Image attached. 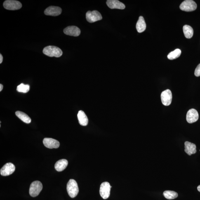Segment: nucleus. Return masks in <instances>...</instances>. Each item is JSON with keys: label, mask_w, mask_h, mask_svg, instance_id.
<instances>
[{"label": "nucleus", "mask_w": 200, "mask_h": 200, "mask_svg": "<svg viewBox=\"0 0 200 200\" xmlns=\"http://www.w3.org/2000/svg\"><path fill=\"white\" fill-rule=\"evenodd\" d=\"M111 187L109 182H104L100 185V194L103 199H106L109 197L110 195Z\"/></svg>", "instance_id": "obj_6"}, {"label": "nucleus", "mask_w": 200, "mask_h": 200, "mask_svg": "<svg viewBox=\"0 0 200 200\" xmlns=\"http://www.w3.org/2000/svg\"><path fill=\"white\" fill-rule=\"evenodd\" d=\"M43 53L49 57H55L59 58L62 55V50L56 46H49L46 47L43 49Z\"/></svg>", "instance_id": "obj_1"}, {"label": "nucleus", "mask_w": 200, "mask_h": 200, "mask_svg": "<svg viewBox=\"0 0 200 200\" xmlns=\"http://www.w3.org/2000/svg\"><path fill=\"white\" fill-rule=\"evenodd\" d=\"M107 4L109 8L112 9H124L125 8V5L118 0H108L107 1Z\"/></svg>", "instance_id": "obj_14"}, {"label": "nucleus", "mask_w": 200, "mask_h": 200, "mask_svg": "<svg viewBox=\"0 0 200 200\" xmlns=\"http://www.w3.org/2000/svg\"><path fill=\"white\" fill-rule=\"evenodd\" d=\"M199 119V114L194 109H191L188 111L186 119L188 123H192L196 122Z\"/></svg>", "instance_id": "obj_10"}, {"label": "nucleus", "mask_w": 200, "mask_h": 200, "mask_svg": "<svg viewBox=\"0 0 200 200\" xmlns=\"http://www.w3.org/2000/svg\"><path fill=\"white\" fill-rule=\"evenodd\" d=\"M136 28L139 33H142L145 30L146 24L143 17L140 16L139 17L136 25Z\"/></svg>", "instance_id": "obj_18"}, {"label": "nucleus", "mask_w": 200, "mask_h": 200, "mask_svg": "<svg viewBox=\"0 0 200 200\" xmlns=\"http://www.w3.org/2000/svg\"><path fill=\"white\" fill-rule=\"evenodd\" d=\"M163 195L166 199L169 200L176 199L178 197V194L175 191H166L163 193Z\"/></svg>", "instance_id": "obj_21"}, {"label": "nucleus", "mask_w": 200, "mask_h": 200, "mask_svg": "<svg viewBox=\"0 0 200 200\" xmlns=\"http://www.w3.org/2000/svg\"><path fill=\"white\" fill-rule=\"evenodd\" d=\"M180 7L183 11L192 12L196 9L197 5L195 2L192 0H186L183 2Z\"/></svg>", "instance_id": "obj_4"}, {"label": "nucleus", "mask_w": 200, "mask_h": 200, "mask_svg": "<svg viewBox=\"0 0 200 200\" xmlns=\"http://www.w3.org/2000/svg\"><path fill=\"white\" fill-rule=\"evenodd\" d=\"M67 188L68 194L71 198L76 197L79 193V187L77 182L73 179L69 180L68 182Z\"/></svg>", "instance_id": "obj_2"}, {"label": "nucleus", "mask_w": 200, "mask_h": 200, "mask_svg": "<svg viewBox=\"0 0 200 200\" xmlns=\"http://www.w3.org/2000/svg\"><path fill=\"white\" fill-rule=\"evenodd\" d=\"M3 60V57L2 55H1V54H0V64H1Z\"/></svg>", "instance_id": "obj_25"}, {"label": "nucleus", "mask_w": 200, "mask_h": 200, "mask_svg": "<svg viewBox=\"0 0 200 200\" xmlns=\"http://www.w3.org/2000/svg\"><path fill=\"white\" fill-rule=\"evenodd\" d=\"M196 146L190 142L186 141L185 143V151L189 155L195 154L196 152Z\"/></svg>", "instance_id": "obj_15"}, {"label": "nucleus", "mask_w": 200, "mask_h": 200, "mask_svg": "<svg viewBox=\"0 0 200 200\" xmlns=\"http://www.w3.org/2000/svg\"><path fill=\"white\" fill-rule=\"evenodd\" d=\"M181 53V51L179 49H177L170 53L168 55V58L169 60H173L179 58Z\"/></svg>", "instance_id": "obj_22"}, {"label": "nucleus", "mask_w": 200, "mask_h": 200, "mask_svg": "<svg viewBox=\"0 0 200 200\" xmlns=\"http://www.w3.org/2000/svg\"><path fill=\"white\" fill-rule=\"evenodd\" d=\"M198 190L200 192V185L198 186L197 187Z\"/></svg>", "instance_id": "obj_27"}, {"label": "nucleus", "mask_w": 200, "mask_h": 200, "mask_svg": "<svg viewBox=\"0 0 200 200\" xmlns=\"http://www.w3.org/2000/svg\"><path fill=\"white\" fill-rule=\"evenodd\" d=\"M68 165L67 160L62 159L59 160L56 163L55 165V169L58 172H61L65 170Z\"/></svg>", "instance_id": "obj_16"}, {"label": "nucleus", "mask_w": 200, "mask_h": 200, "mask_svg": "<svg viewBox=\"0 0 200 200\" xmlns=\"http://www.w3.org/2000/svg\"><path fill=\"white\" fill-rule=\"evenodd\" d=\"M64 32L67 35L75 37L79 36L81 34V30L79 28L74 26H69L65 28Z\"/></svg>", "instance_id": "obj_12"}, {"label": "nucleus", "mask_w": 200, "mask_h": 200, "mask_svg": "<svg viewBox=\"0 0 200 200\" xmlns=\"http://www.w3.org/2000/svg\"><path fill=\"white\" fill-rule=\"evenodd\" d=\"M194 74L197 77L200 76V64L196 67Z\"/></svg>", "instance_id": "obj_24"}, {"label": "nucleus", "mask_w": 200, "mask_h": 200, "mask_svg": "<svg viewBox=\"0 0 200 200\" xmlns=\"http://www.w3.org/2000/svg\"><path fill=\"white\" fill-rule=\"evenodd\" d=\"M43 188V185L39 181H35L31 184L29 193L31 196L35 197L39 195Z\"/></svg>", "instance_id": "obj_3"}, {"label": "nucleus", "mask_w": 200, "mask_h": 200, "mask_svg": "<svg viewBox=\"0 0 200 200\" xmlns=\"http://www.w3.org/2000/svg\"><path fill=\"white\" fill-rule=\"evenodd\" d=\"M78 118L79 124L83 126H86L88 123V119L83 111H80L78 114Z\"/></svg>", "instance_id": "obj_17"}, {"label": "nucleus", "mask_w": 200, "mask_h": 200, "mask_svg": "<svg viewBox=\"0 0 200 200\" xmlns=\"http://www.w3.org/2000/svg\"><path fill=\"white\" fill-rule=\"evenodd\" d=\"M3 6L9 10H15L20 9L22 5L20 2L14 0H7L3 3Z\"/></svg>", "instance_id": "obj_5"}, {"label": "nucleus", "mask_w": 200, "mask_h": 200, "mask_svg": "<svg viewBox=\"0 0 200 200\" xmlns=\"http://www.w3.org/2000/svg\"><path fill=\"white\" fill-rule=\"evenodd\" d=\"M30 89V86L28 85H25L24 83L18 85L17 86V90L20 93H26L28 92Z\"/></svg>", "instance_id": "obj_23"}, {"label": "nucleus", "mask_w": 200, "mask_h": 200, "mask_svg": "<svg viewBox=\"0 0 200 200\" xmlns=\"http://www.w3.org/2000/svg\"><path fill=\"white\" fill-rule=\"evenodd\" d=\"M3 88V86L2 84H0V92H1Z\"/></svg>", "instance_id": "obj_26"}, {"label": "nucleus", "mask_w": 200, "mask_h": 200, "mask_svg": "<svg viewBox=\"0 0 200 200\" xmlns=\"http://www.w3.org/2000/svg\"><path fill=\"white\" fill-rule=\"evenodd\" d=\"M15 167L14 165L11 163H8L5 164L0 170L1 175L7 176L13 174L14 172Z\"/></svg>", "instance_id": "obj_9"}, {"label": "nucleus", "mask_w": 200, "mask_h": 200, "mask_svg": "<svg viewBox=\"0 0 200 200\" xmlns=\"http://www.w3.org/2000/svg\"><path fill=\"white\" fill-rule=\"evenodd\" d=\"M183 32L185 37L187 39L192 38L194 34V30L192 27L188 25H185L183 27Z\"/></svg>", "instance_id": "obj_20"}, {"label": "nucleus", "mask_w": 200, "mask_h": 200, "mask_svg": "<svg viewBox=\"0 0 200 200\" xmlns=\"http://www.w3.org/2000/svg\"><path fill=\"white\" fill-rule=\"evenodd\" d=\"M15 114L17 117L20 118L24 122L27 123H29L31 122V118L25 113L18 111L16 112Z\"/></svg>", "instance_id": "obj_19"}, {"label": "nucleus", "mask_w": 200, "mask_h": 200, "mask_svg": "<svg viewBox=\"0 0 200 200\" xmlns=\"http://www.w3.org/2000/svg\"><path fill=\"white\" fill-rule=\"evenodd\" d=\"M173 95L169 89H167L162 92L161 94L162 102L163 105L169 106L171 103Z\"/></svg>", "instance_id": "obj_8"}, {"label": "nucleus", "mask_w": 200, "mask_h": 200, "mask_svg": "<svg viewBox=\"0 0 200 200\" xmlns=\"http://www.w3.org/2000/svg\"><path fill=\"white\" fill-rule=\"evenodd\" d=\"M86 16L87 21L91 23L101 20L102 19V15L97 10L88 11L86 13Z\"/></svg>", "instance_id": "obj_7"}, {"label": "nucleus", "mask_w": 200, "mask_h": 200, "mask_svg": "<svg viewBox=\"0 0 200 200\" xmlns=\"http://www.w3.org/2000/svg\"><path fill=\"white\" fill-rule=\"evenodd\" d=\"M62 13V9L59 7L50 6L45 10V15L52 16H57Z\"/></svg>", "instance_id": "obj_13"}, {"label": "nucleus", "mask_w": 200, "mask_h": 200, "mask_svg": "<svg viewBox=\"0 0 200 200\" xmlns=\"http://www.w3.org/2000/svg\"><path fill=\"white\" fill-rule=\"evenodd\" d=\"M43 144L45 147L49 149L58 148L60 146L58 141L51 138H45L43 140Z\"/></svg>", "instance_id": "obj_11"}]
</instances>
